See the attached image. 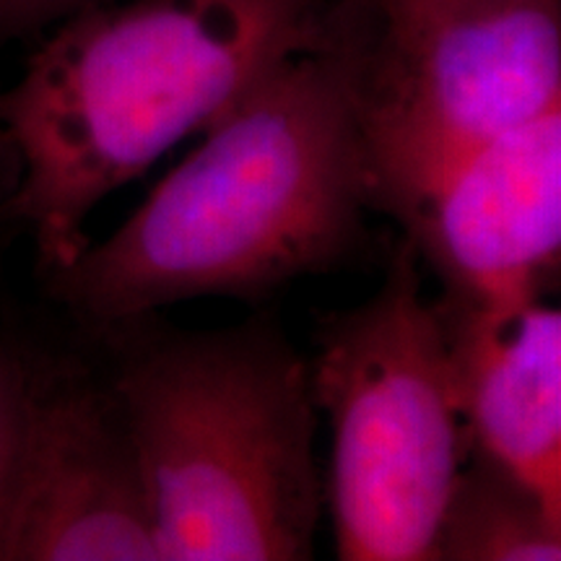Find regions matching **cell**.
Masks as SVG:
<instances>
[{
	"label": "cell",
	"instance_id": "cell-1",
	"mask_svg": "<svg viewBox=\"0 0 561 561\" xmlns=\"http://www.w3.org/2000/svg\"><path fill=\"white\" fill-rule=\"evenodd\" d=\"M364 55L348 21L273 68L107 240L45 278L53 297L107 333L180 301L268 297L343 261L371 206Z\"/></svg>",
	"mask_w": 561,
	"mask_h": 561
},
{
	"label": "cell",
	"instance_id": "cell-2",
	"mask_svg": "<svg viewBox=\"0 0 561 561\" xmlns=\"http://www.w3.org/2000/svg\"><path fill=\"white\" fill-rule=\"evenodd\" d=\"M348 21L333 0H110L47 32L0 91V214L30 231L42 276L87 248L112 193Z\"/></svg>",
	"mask_w": 561,
	"mask_h": 561
},
{
	"label": "cell",
	"instance_id": "cell-3",
	"mask_svg": "<svg viewBox=\"0 0 561 561\" xmlns=\"http://www.w3.org/2000/svg\"><path fill=\"white\" fill-rule=\"evenodd\" d=\"M112 331L130 335L110 388L136 442L161 561L310 559L325 507L310 362L271 320Z\"/></svg>",
	"mask_w": 561,
	"mask_h": 561
},
{
	"label": "cell",
	"instance_id": "cell-4",
	"mask_svg": "<svg viewBox=\"0 0 561 561\" xmlns=\"http://www.w3.org/2000/svg\"><path fill=\"white\" fill-rule=\"evenodd\" d=\"M331 426L325 507L343 561H434L471 445L450 322L413 248L367 301L322 325L310 362Z\"/></svg>",
	"mask_w": 561,
	"mask_h": 561
},
{
	"label": "cell",
	"instance_id": "cell-5",
	"mask_svg": "<svg viewBox=\"0 0 561 561\" xmlns=\"http://www.w3.org/2000/svg\"><path fill=\"white\" fill-rule=\"evenodd\" d=\"M561 102V0H491L367 47L362 144L371 206L401 219L447 172Z\"/></svg>",
	"mask_w": 561,
	"mask_h": 561
},
{
	"label": "cell",
	"instance_id": "cell-6",
	"mask_svg": "<svg viewBox=\"0 0 561 561\" xmlns=\"http://www.w3.org/2000/svg\"><path fill=\"white\" fill-rule=\"evenodd\" d=\"M0 561H161L149 486L110 382L32 364L0 504Z\"/></svg>",
	"mask_w": 561,
	"mask_h": 561
},
{
	"label": "cell",
	"instance_id": "cell-7",
	"mask_svg": "<svg viewBox=\"0 0 561 561\" xmlns=\"http://www.w3.org/2000/svg\"><path fill=\"white\" fill-rule=\"evenodd\" d=\"M453 314H507L561 273V102L483 146L403 219Z\"/></svg>",
	"mask_w": 561,
	"mask_h": 561
},
{
	"label": "cell",
	"instance_id": "cell-8",
	"mask_svg": "<svg viewBox=\"0 0 561 561\" xmlns=\"http://www.w3.org/2000/svg\"><path fill=\"white\" fill-rule=\"evenodd\" d=\"M445 314L471 445L561 520V305Z\"/></svg>",
	"mask_w": 561,
	"mask_h": 561
},
{
	"label": "cell",
	"instance_id": "cell-9",
	"mask_svg": "<svg viewBox=\"0 0 561 561\" xmlns=\"http://www.w3.org/2000/svg\"><path fill=\"white\" fill-rule=\"evenodd\" d=\"M434 561H561V520L536 491L481 458L460 476Z\"/></svg>",
	"mask_w": 561,
	"mask_h": 561
},
{
	"label": "cell",
	"instance_id": "cell-10",
	"mask_svg": "<svg viewBox=\"0 0 561 561\" xmlns=\"http://www.w3.org/2000/svg\"><path fill=\"white\" fill-rule=\"evenodd\" d=\"M32 364L21 351L0 333V504L19 453L21 430H24L26 401H30Z\"/></svg>",
	"mask_w": 561,
	"mask_h": 561
},
{
	"label": "cell",
	"instance_id": "cell-11",
	"mask_svg": "<svg viewBox=\"0 0 561 561\" xmlns=\"http://www.w3.org/2000/svg\"><path fill=\"white\" fill-rule=\"evenodd\" d=\"M110 0H0V42L47 34L76 13Z\"/></svg>",
	"mask_w": 561,
	"mask_h": 561
},
{
	"label": "cell",
	"instance_id": "cell-12",
	"mask_svg": "<svg viewBox=\"0 0 561 561\" xmlns=\"http://www.w3.org/2000/svg\"><path fill=\"white\" fill-rule=\"evenodd\" d=\"M481 3H491V0H375L382 16V32L411 30V26L437 19L442 13Z\"/></svg>",
	"mask_w": 561,
	"mask_h": 561
},
{
	"label": "cell",
	"instance_id": "cell-13",
	"mask_svg": "<svg viewBox=\"0 0 561 561\" xmlns=\"http://www.w3.org/2000/svg\"><path fill=\"white\" fill-rule=\"evenodd\" d=\"M11 187H13V164L9 153L3 149V144H0V201L11 193Z\"/></svg>",
	"mask_w": 561,
	"mask_h": 561
},
{
	"label": "cell",
	"instance_id": "cell-14",
	"mask_svg": "<svg viewBox=\"0 0 561 561\" xmlns=\"http://www.w3.org/2000/svg\"><path fill=\"white\" fill-rule=\"evenodd\" d=\"M333 3L339 5V9H354L356 0H333Z\"/></svg>",
	"mask_w": 561,
	"mask_h": 561
}]
</instances>
